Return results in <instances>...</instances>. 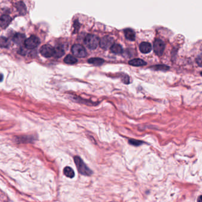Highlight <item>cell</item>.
<instances>
[{
    "label": "cell",
    "mask_w": 202,
    "mask_h": 202,
    "mask_svg": "<svg viewBox=\"0 0 202 202\" xmlns=\"http://www.w3.org/2000/svg\"><path fill=\"white\" fill-rule=\"evenodd\" d=\"M76 167L78 172L84 175L89 176L93 174V171L84 163L82 159L78 156H75L74 158Z\"/></svg>",
    "instance_id": "1"
},
{
    "label": "cell",
    "mask_w": 202,
    "mask_h": 202,
    "mask_svg": "<svg viewBox=\"0 0 202 202\" xmlns=\"http://www.w3.org/2000/svg\"><path fill=\"white\" fill-rule=\"evenodd\" d=\"M84 43L90 49L94 50L97 47L99 43V39L95 35H88L85 38Z\"/></svg>",
    "instance_id": "2"
},
{
    "label": "cell",
    "mask_w": 202,
    "mask_h": 202,
    "mask_svg": "<svg viewBox=\"0 0 202 202\" xmlns=\"http://www.w3.org/2000/svg\"><path fill=\"white\" fill-rule=\"evenodd\" d=\"M71 51L75 56L78 58H84L87 55V53L85 49L82 45L79 44L74 45L72 47Z\"/></svg>",
    "instance_id": "3"
},
{
    "label": "cell",
    "mask_w": 202,
    "mask_h": 202,
    "mask_svg": "<svg viewBox=\"0 0 202 202\" xmlns=\"http://www.w3.org/2000/svg\"><path fill=\"white\" fill-rule=\"evenodd\" d=\"M24 43L26 48L32 49L36 47L39 45L40 40L38 37L35 36H31L30 38L26 39Z\"/></svg>",
    "instance_id": "4"
},
{
    "label": "cell",
    "mask_w": 202,
    "mask_h": 202,
    "mask_svg": "<svg viewBox=\"0 0 202 202\" xmlns=\"http://www.w3.org/2000/svg\"><path fill=\"white\" fill-rule=\"evenodd\" d=\"M165 45L163 41L160 39H156L154 42V50L155 53L158 55L161 56L164 51Z\"/></svg>",
    "instance_id": "5"
},
{
    "label": "cell",
    "mask_w": 202,
    "mask_h": 202,
    "mask_svg": "<svg viewBox=\"0 0 202 202\" xmlns=\"http://www.w3.org/2000/svg\"><path fill=\"white\" fill-rule=\"evenodd\" d=\"M40 52L43 56L46 58H49L53 56L54 48H53L51 45H43L41 47Z\"/></svg>",
    "instance_id": "6"
},
{
    "label": "cell",
    "mask_w": 202,
    "mask_h": 202,
    "mask_svg": "<svg viewBox=\"0 0 202 202\" xmlns=\"http://www.w3.org/2000/svg\"><path fill=\"white\" fill-rule=\"evenodd\" d=\"M113 42L114 40L112 38L109 36H105L100 40L99 44L102 49L106 50L111 47V46L113 44Z\"/></svg>",
    "instance_id": "7"
},
{
    "label": "cell",
    "mask_w": 202,
    "mask_h": 202,
    "mask_svg": "<svg viewBox=\"0 0 202 202\" xmlns=\"http://www.w3.org/2000/svg\"><path fill=\"white\" fill-rule=\"evenodd\" d=\"M11 19L8 15H2L0 17V26L2 28H6L11 23Z\"/></svg>",
    "instance_id": "8"
},
{
    "label": "cell",
    "mask_w": 202,
    "mask_h": 202,
    "mask_svg": "<svg viewBox=\"0 0 202 202\" xmlns=\"http://www.w3.org/2000/svg\"><path fill=\"white\" fill-rule=\"evenodd\" d=\"M139 50L143 53H148L152 50V46L148 42H142L139 45Z\"/></svg>",
    "instance_id": "9"
},
{
    "label": "cell",
    "mask_w": 202,
    "mask_h": 202,
    "mask_svg": "<svg viewBox=\"0 0 202 202\" xmlns=\"http://www.w3.org/2000/svg\"><path fill=\"white\" fill-rule=\"evenodd\" d=\"M13 40L16 44L21 45L25 41V36L22 33H16L13 36Z\"/></svg>",
    "instance_id": "10"
},
{
    "label": "cell",
    "mask_w": 202,
    "mask_h": 202,
    "mask_svg": "<svg viewBox=\"0 0 202 202\" xmlns=\"http://www.w3.org/2000/svg\"><path fill=\"white\" fill-rule=\"evenodd\" d=\"M125 38L130 41H134L135 39V31L130 29H126L124 30Z\"/></svg>",
    "instance_id": "11"
},
{
    "label": "cell",
    "mask_w": 202,
    "mask_h": 202,
    "mask_svg": "<svg viewBox=\"0 0 202 202\" xmlns=\"http://www.w3.org/2000/svg\"><path fill=\"white\" fill-rule=\"evenodd\" d=\"M129 64L134 67H142L146 65V62L141 59H134L129 60Z\"/></svg>",
    "instance_id": "12"
},
{
    "label": "cell",
    "mask_w": 202,
    "mask_h": 202,
    "mask_svg": "<svg viewBox=\"0 0 202 202\" xmlns=\"http://www.w3.org/2000/svg\"><path fill=\"white\" fill-rule=\"evenodd\" d=\"M88 62L96 66H100L104 64L105 60L100 58H93L89 59L88 60Z\"/></svg>",
    "instance_id": "13"
},
{
    "label": "cell",
    "mask_w": 202,
    "mask_h": 202,
    "mask_svg": "<svg viewBox=\"0 0 202 202\" xmlns=\"http://www.w3.org/2000/svg\"><path fill=\"white\" fill-rule=\"evenodd\" d=\"M64 174H65V176L70 179H72L75 176V172L74 171L73 169L69 167H66L64 169Z\"/></svg>",
    "instance_id": "14"
},
{
    "label": "cell",
    "mask_w": 202,
    "mask_h": 202,
    "mask_svg": "<svg viewBox=\"0 0 202 202\" xmlns=\"http://www.w3.org/2000/svg\"><path fill=\"white\" fill-rule=\"evenodd\" d=\"M110 48L111 52L113 53L120 54L123 52V49L122 46L119 44H113Z\"/></svg>",
    "instance_id": "15"
},
{
    "label": "cell",
    "mask_w": 202,
    "mask_h": 202,
    "mask_svg": "<svg viewBox=\"0 0 202 202\" xmlns=\"http://www.w3.org/2000/svg\"><path fill=\"white\" fill-rule=\"evenodd\" d=\"M77 61H78V60L75 58V57L71 55H68L64 59V62L66 64H69V65L75 64L77 62Z\"/></svg>",
    "instance_id": "16"
},
{
    "label": "cell",
    "mask_w": 202,
    "mask_h": 202,
    "mask_svg": "<svg viewBox=\"0 0 202 202\" xmlns=\"http://www.w3.org/2000/svg\"><path fill=\"white\" fill-rule=\"evenodd\" d=\"M64 55V51L62 47H61L60 46H58V47H56L55 49H54L53 56H55L56 58H59L61 56H62Z\"/></svg>",
    "instance_id": "17"
},
{
    "label": "cell",
    "mask_w": 202,
    "mask_h": 202,
    "mask_svg": "<svg viewBox=\"0 0 202 202\" xmlns=\"http://www.w3.org/2000/svg\"><path fill=\"white\" fill-rule=\"evenodd\" d=\"M10 45V43L7 38L6 37H0V47L7 48Z\"/></svg>",
    "instance_id": "18"
},
{
    "label": "cell",
    "mask_w": 202,
    "mask_h": 202,
    "mask_svg": "<svg viewBox=\"0 0 202 202\" xmlns=\"http://www.w3.org/2000/svg\"><path fill=\"white\" fill-rule=\"evenodd\" d=\"M129 143L133 145V146H139L141 145L143 143H144V142L141 141H139V140H135V139H129Z\"/></svg>",
    "instance_id": "19"
},
{
    "label": "cell",
    "mask_w": 202,
    "mask_h": 202,
    "mask_svg": "<svg viewBox=\"0 0 202 202\" xmlns=\"http://www.w3.org/2000/svg\"><path fill=\"white\" fill-rule=\"evenodd\" d=\"M154 69L155 70H158V71H168L170 67L166 65H156L154 67Z\"/></svg>",
    "instance_id": "20"
},
{
    "label": "cell",
    "mask_w": 202,
    "mask_h": 202,
    "mask_svg": "<svg viewBox=\"0 0 202 202\" xmlns=\"http://www.w3.org/2000/svg\"><path fill=\"white\" fill-rule=\"evenodd\" d=\"M17 8L20 13L24 14L26 13V7H25V5L23 2H19L17 5Z\"/></svg>",
    "instance_id": "21"
},
{
    "label": "cell",
    "mask_w": 202,
    "mask_h": 202,
    "mask_svg": "<svg viewBox=\"0 0 202 202\" xmlns=\"http://www.w3.org/2000/svg\"><path fill=\"white\" fill-rule=\"evenodd\" d=\"M122 81L124 82L125 84H129V82H130L129 77L127 75H125V76L122 78Z\"/></svg>",
    "instance_id": "22"
},
{
    "label": "cell",
    "mask_w": 202,
    "mask_h": 202,
    "mask_svg": "<svg viewBox=\"0 0 202 202\" xmlns=\"http://www.w3.org/2000/svg\"><path fill=\"white\" fill-rule=\"evenodd\" d=\"M197 63L199 64V65L200 67H201V63H202V57H201V55H199V56L197 58Z\"/></svg>",
    "instance_id": "23"
},
{
    "label": "cell",
    "mask_w": 202,
    "mask_h": 202,
    "mask_svg": "<svg viewBox=\"0 0 202 202\" xmlns=\"http://www.w3.org/2000/svg\"><path fill=\"white\" fill-rule=\"evenodd\" d=\"M2 80H3V75H2V74H0V82L2 81Z\"/></svg>",
    "instance_id": "24"
},
{
    "label": "cell",
    "mask_w": 202,
    "mask_h": 202,
    "mask_svg": "<svg viewBox=\"0 0 202 202\" xmlns=\"http://www.w3.org/2000/svg\"><path fill=\"white\" fill-rule=\"evenodd\" d=\"M197 201L199 202H202V196H199V199L197 200Z\"/></svg>",
    "instance_id": "25"
}]
</instances>
